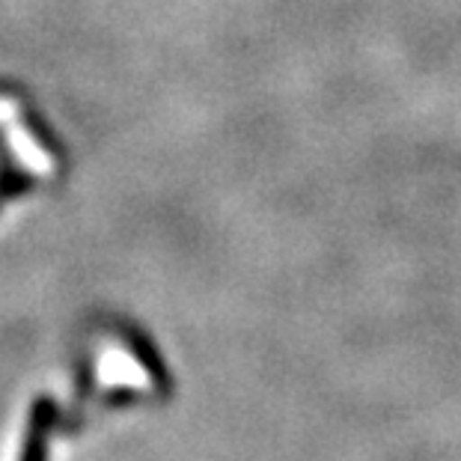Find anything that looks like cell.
I'll return each instance as SVG.
<instances>
[{
    "instance_id": "6da1fadb",
    "label": "cell",
    "mask_w": 461,
    "mask_h": 461,
    "mask_svg": "<svg viewBox=\"0 0 461 461\" xmlns=\"http://www.w3.org/2000/svg\"><path fill=\"white\" fill-rule=\"evenodd\" d=\"M57 426V405L54 399H36L31 408V420H27V435L22 447V458L18 461H48V449H51V431Z\"/></svg>"
},
{
    "instance_id": "7a4b0ae2",
    "label": "cell",
    "mask_w": 461,
    "mask_h": 461,
    "mask_svg": "<svg viewBox=\"0 0 461 461\" xmlns=\"http://www.w3.org/2000/svg\"><path fill=\"white\" fill-rule=\"evenodd\" d=\"M125 342H129L131 355H134L137 363L143 366V372L152 378V384L158 387L161 393H170V390H173L170 369H167L164 357L158 355V348H155L152 342H149V337H143L140 330H125Z\"/></svg>"
},
{
    "instance_id": "3957f363",
    "label": "cell",
    "mask_w": 461,
    "mask_h": 461,
    "mask_svg": "<svg viewBox=\"0 0 461 461\" xmlns=\"http://www.w3.org/2000/svg\"><path fill=\"white\" fill-rule=\"evenodd\" d=\"M9 143H13V149L22 155V161L27 167H33V170H48L51 167V161H48V155L39 149L36 143H31V137H27V131H13L9 134Z\"/></svg>"
},
{
    "instance_id": "277c9868",
    "label": "cell",
    "mask_w": 461,
    "mask_h": 461,
    "mask_svg": "<svg viewBox=\"0 0 461 461\" xmlns=\"http://www.w3.org/2000/svg\"><path fill=\"white\" fill-rule=\"evenodd\" d=\"M31 179L24 173L13 170V167L0 164V197H18V194L31 191Z\"/></svg>"
},
{
    "instance_id": "5b68a950",
    "label": "cell",
    "mask_w": 461,
    "mask_h": 461,
    "mask_svg": "<svg viewBox=\"0 0 461 461\" xmlns=\"http://www.w3.org/2000/svg\"><path fill=\"white\" fill-rule=\"evenodd\" d=\"M13 113H15V104L9 99H0V120H4V116H13Z\"/></svg>"
}]
</instances>
